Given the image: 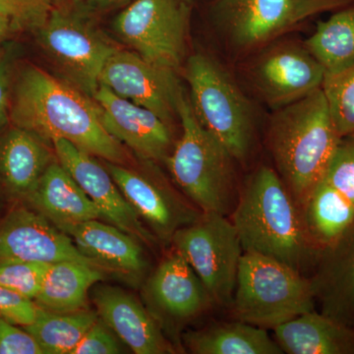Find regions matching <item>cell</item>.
I'll use <instances>...</instances> for the list:
<instances>
[{"instance_id":"1","label":"cell","mask_w":354,"mask_h":354,"mask_svg":"<svg viewBox=\"0 0 354 354\" xmlns=\"http://www.w3.org/2000/svg\"><path fill=\"white\" fill-rule=\"evenodd\" d=\"M10 118L14 125L44 140L64 139L106 162L123 164L124 149L102 125L92 97L38 67H28L16 85Z\"/></svg>"},{"instance_id":"2","label":"cell","mask_w":354,"mask_h":354,"mask_svg":"<svg viewBox=\"0 0 354 354\" xmlns=\"http://www.w3.org/2000/svg\"><path fill=\"white\" fill-rule=\"evenodd\" d=\"M230 221L243 252L274 258L301 274L315 266L320 252L310 241L297 202L274 169L262 167L249 177Z\"/></svg>"},{"instance_id":"3","label":"cell","mask_w":354,"mask_h":354,"mask_svg":"<svg viewBox=\"0 0 354 354\" xmlns=\"http://www.w3.org/2000/svg\"><path fill=\"white\" fill-rule=\"evenodd\" d=\"M268 135L278 174L300 207L325 176L342 138L322 88L279 108Z\"/></svg>"},{"instance_id":"4","label":"cell","mask_w":354,"mask_h":354,"mask_svg":"<svg viewBox=\"0 0 354 354\" xmlns=\"http://www.w3.org/2000/svg\"><path fill=\"white\" fill-rule=\"evenodd\" d=\"M185 97L181 91L177 101L183 134L165 162L177 185L202 213L227 215L234 204V158L200 123Z\"/></svg>"},{"instance_id":"5","label":"cell","mask_w":354,"mask_h":354,"mask_svg":"<svg viewBox=\"0 0 354 354\" xmlns=\"http://www.w3.org/2000/svg\"><path fill=\"white\" fill-rule=\"evenodd\" d=\"M315 304L310 278L274 258L242 254L230 304L236 320L274 329Z\"/></svg>"},{"instance_id":"6","label":"cell","mask_w":354,"mask_h":354,"mask_svg":"<svg viewBox=\"0 0 354 354\" xmlns=\"http://www.w3.org/2000/svg\"><path fill=\"white\" fill-rule=\"evenodd\" d=\"M185 77L198 120L234 160H244L252 148L255 120L241 88L216 60L204 55L189 57Z\"/></svg>"},{"instance_id":"7","label":"cell","mask_w":354,"mask_h":354,"mask_svg":"<svg viewBox=\"0 0 354 354\" xmlns=\"http://www.w3.org/2000/svg\"><path fill=\"white\" fill-rule=\"evenodd\" d=\"M87 11L83 1L53 7L38 32L41 46L72 85L93 97L104 65L118 48L88 22Z\"/></svg>"},{"instance_id":"8","label":"cell","mask_w":354,"mask_h":354,"mask_svg":"<svg viewBox=\"0 0 354 354\" xmlns=\"http://www.w3.org/2000/svg\"><path fill=\"white\" fill-rule=\"evenodd\" d=\"M183 254L220 306L232 304L239 263L243 254L241 239L225 215L203 213L172 236Z\"/></svg>"},{"instance_id":"9","label":"cell","mask_w":354,"mask_h":354,"mask_svg":"<svg viewBox=\"0 0 354 354\" xmlns=\"http://www.w3.org/2000/svg\"><path fill=\"white\" fill-rule=\"evenodd\" d=\"M189 16L187 0H133L113 28L135 53L176 72L185 57Z\"/></svg>"},{"instance_id":"10","label":"cell","mask_w":354,"mask_h":354,"mask_svg":"<svg viewBox=\"0 0 354 354\" xmlns=\"http://www.w3.org/2000/svg\"><path fill=\"white\" fill-rule=\"evenodd\" d=\"M354 0H218V21L228 39L242 50L271 41L293 25Z\"/></svg>"},{"instance_id":"11","label":"cell","mask_w":354,"mask_h":354,"mask_svg":"<svg viewBox=\"0 0 354 354\" xmlns=\"http://www.w3.org/2000/svg\"><path fill=\"white\" fill-rule=\"evenodd\" d=\"M176 72L160 68L135 51L120 50L109 58L100 85L123 99L150 109L165 123L177 114L181 90Z\"/></svg>"},{"instance_id":"12","label":"cell","mask_w":354,"mask_h":354,"mask_svg":"<svg viewBox=\"0 0 354 354\" xmlns=\"http://www.w3.org/2000/svg\"><path fill=\"white\" fill-rule=\"evenodd\" d=\"M53 143L58 162L94 202L102 218L139 241L148 245L155 243V235L144 227L106 167L66 140H53Z\"/></svg>"},{"instance_id":"13","label":"cell","mask_w":354,"mask_h":354,"mask_svg":"<svg viewBox=\"0 0 354 354\" xmlns=\"http://www.w3.org/2000/svg\"><path fill=\"white\" fill-rule=\"evenodd\" d=\"M53 225L41 213L26 208L12 209L0 223V261L46 264L70 261L102 270L77 248L69 235Z\"/></svg>"},{"instance_id":"14","label":"cell","mask_w":354,"mask_h":354,"mask_svg":"<svg viewBox=\"0 0 354 354\" xmlns=\"http://www.w3.org/2000/svg\"><path fill=\"white\" fill-rule=\"evenodd\" d=\"M253 75L266 102L279 109L322 88L326 70L304 44H288L266 53Z\"/></svg>"},{"instance_id":"15","label":"cell","mask_w":354,"mask_h":354,"mask_svg":"<svg viewBox=\"0 0 354 354\" xmlns=\"http://www.w3.org/2000/svg\"><path fill=\"white\" fill-rule=\"evenodd\" d=\"M106 131L148 160H165L171 147L167 123L150 109L123 99L100 85L93 95Z\"/></svg>"},{"instance_id":"16","label":"cell","mask_w":354,"mask_h":354,"mask_svg":"<svg viewBox=\"0 0 354 354\" xmlns=\"http://www.w3.org/2000/svg\"><path fill=\"white\" fill-rule=\"evenodd\" d=\"M147 293L160 315L178 323L196 318L214 304L201 279L176 249L149 279Z\"/></svg>"},{"instance_id":"17","label":"cell","mask_w":354,"mask_h":354,"mask_svg":"<svg viewBox=\"0 0 354 354\" xmlns=\"http://www.w3.org/2000/svg\"><path fill=\"white\" fill-rule=\"evenodd\" d=\"M93 301L100 318L136 354L174 353L157 319L127 291L114 286L95 288Z\"/></svg>"},{"instance_id":"18","label":"cell","mask_w":354,"mask_h":354,"mask_svg":"<svg viewBox=\"0 0 354 354\" xmlns=\"http://www.w3.org/2000/svg\"><path fill=\"white\" fill-rule=\"evenodd\" d=\"M310 279L320 312L354 328V223L319 254Z\"/></svg>"},{"instance_id":"19","label":"cell","mask_w":354,"mask_h":354,"mask_svg":"<svg viewBox=\"0 0 354 354\" xmlns=\"http://www.w3.org/2000/svg\"><path fill=\"white\" fill-rule=\"evenodd\" d=\"M58 228L69 235L77 248L104 272L138 279L148 267L138 239L115 225L90 220Z\"/></svg>"},{"instance_id":"20","label":"cell","mask_w":354,"mask_h":354,"mask_svg":"<svg viewBox=\"0 0 354 354\" xmlns=\"http://www.w3.org/2000/svg\"><path fill=\"white\" fill-rule=\"evenodd\" d=\"M104 167L123 196L158 236L172 239L179 228L199 218L196 212L184 206L169 191L147 177L114 162H106Z\"/></svg>"},{"instance_id":"21","label":"cell","mask_w":354,"mask_h":354,"mask_svg":"<svg viewBox=\"0 0 354 354\" xmlns=\"http://www.w3.org/2000/svg\"><path fill=\"white\" fill-rule=\"evenodd\" d=\"M274 341L288 354H354V328L315 309L274 328Z\"/></svg>"},{"instance_id":"22","label":"cell","mask_w":354,"mask_h":354,"mask_svg":"<svg viewBox=\"0 0 354 354\" xmlns=\"http://www.w3.org/2000/svg\"><path fill=\"white\" fill-rule=\"evenodd\" d=\"M27 199L57 227L102 218L94 202L59 162L48 165Z\"/></svg>"},{"instance_id":"23","label":"cell","mask_w":354,"mask_h":354,"mask_svg":"<svg viewBox=\"0 0 354 354\" xmlns=\"http://www.w3.org/2000/svg\"><path fill=\"white\" fill-rule=\"evenodd\" d=\"M44 140L15 127L0 138V183L14 195L27 198L51 164Z\"/></svg>"},{"instance_id":"24","label":"cell","mask_w":354,"mask_h":354,"mask_svg":"<svg viewBox=\"0 0 354 354\" xmlns=\"http://www.w3.org/2000/svg\"><path fill=\"white\" fill-rule=\"evenodd\" d=\"M104 271L79 262H57L48 266L34 301L41 308L59 313L88 309V290L101 281Z\"/></svg>"},{"instance_id":"25","label":"cell","mask_w":354,"mask_h":354,"mask_svg":"<svg viewBox=\"0 0 354 354\" xmlns=\"http://www.w3.org/2000/svg\"><path fill=\"white\" fill-rule=\"evenodd\" d=\"M310 241L322 252L354 223V206L322 178L300 205Z\"/></svg>"},{"instance_id":"26","label":"cell","mask_w":354,"mask_h":354,"mask_svg":"<svg viewBox=\"0 0 354 354\" xmlns=\"http://www.w3.org/2000/svg\"><path fill=\"white\" fill-rule=\"evenodd\" d=\"M185 344L196 354H283L264 328L237 320L221 323L185 335Z\"/></svg>"},{"instance_id":"27","label":"cell","mask_w":354,"mask_h":354,"mask_svg":"<svg viewBox=\"0 0 354 354\" xmlns=\"http://www.w3.org/2000/svg\"><path fill=\"white\" fill-rule=\"evenodd\" d=\"M304 46L322 64L326 73L353 64L354 2L319 22Z\"/></svg>"},{"instance_id":"28","label":"cell","mask_w":354,"mask_h":354,"mask_svg":"<svg viewBox=\"0 0 354 354\" xmlns=\"http://www.w3.org/2000/svg\"><path fill=\"white\" fill-rule=\"evenodd\" d=\"M97 319L99 314L92 310L59 313L39 306L36 320L23 328L36 339L44 354H71Z\"/></svg>"},{"instance_id":"29","label":"cell","mask_w":354,"mask_h":354,"mask_svg":"<svg viewBox=\"0 0 354 354\" xmlns=\"http://www.w3.org/2000/svg\"><path fill=\"white\" fill-rule=\"evenodd\" d=\"M330 116L339 136L354 133V62L326 73L322 85Z\"/></svg>"},{"instance_id":"30","label":"cell","mask_w":354,"mask_h":354,"mask_svg":"<svg viewBox=\"0 0 354 354\" xmlns=\"http://www.w3.org/2000/svg\"><path fill=\"white\" fill-rule=\"evenodd\" d=\"M50 265L20 260L0 261V286L35 300Z\"/></svg>"},{"instance_id":"31","label":"cell","mask_w":354,"mask_h":354,"mask_svg":"<svg viewBox=\"0 0 354 354\" xmlns=\"http://www.w3.org/2000/svg\"><path fill=\"white\" fill-rule=\"evenodd\" d=\"M323 178L354 206V133L339 140Z\"/></svg>"},{"instance_id":"32","label":"cell","mask_w":354,"mask_h":354,"mask_svg":"<svg viewBox=\"0 0 354 354\" xmlns=\"http://www.w3.org/2000/svg\"><path fill=\"white\" fill-rule=\"evenodd\" d=\"M53 0H0V13L12 29L39 31L53 10Z\"/></svg>"},{"instance_id":"33","label":"cell","mask_w":354,"mask_h":354,"mask_svg":"<svg viewBox=\"0 0 354 354\" xmlns=\"http://www.w3.org/2000/svg\"><path fill=\"white\" fill-rule=\"evenodd\" d=\"M121 346L113 330L101 318L87 330L71 354H118Z\"/></svg>"},{"instance_id":"34","label":"cell","mask_w":354,"mask_h":354,"mask_svg":"<svg viewBox=\"0 0 354 354\" xmlns=\"http://www.w3.org/2000/svg\"><path fill=\"white\" fill-rule=\"evenodd\" d=\"M39 305L34 300L0 286V317L17 326L31 325L37 318Z\"/></svg>"},{"instance_id":"35","label":"cell","mask_w":354,"mask_h":354,"mask_svg":"<svg viewBox=\"0 0 354 354\" xmlns=\"http://www.w3.org/2000/svg\"><path fill=\"white\" fill-rule=\"evenodd\" d=\"M0 354H44V351L30 333L0 317Z\"/></svg>"},{"instance_id":"36","label":"cell","mask_w":354,"mask_h":354,"mask_svg":"<svg viewBox=\"0 0 354 354\" xmlns=\"http://www.w3.org/2000/svg\"><path fill=\"white\" fill-rule=\"evenodd\" d=\"M10 72L6 60H0V127L6 123L9 113Z\"/></svg>"},{"instance_id":"37","label":"cell","mask_w":354,"mask_h":354,"mask_svg":"<svg viewBox=\"0 0 354 354\" xmlns=\"http://www.w3.org/2000/svg\"><path fill=\"white\" fill-rule=\"evenodd\" d=\"M132 0H84L88 10H109L129 3Z\"/></svg>"},{"instance_id":"38","label":"cell","mask_w":354,"mask_h":354,"mask_svg":"<svg viewBox=\"0 0 354 354\" xmlns=\"http://www.w3.org/2000/svg\"><path fill=\"white\" fill-rule=\"evenodd\" d=\"M12 29L10 21L3 14L0 13V41L6 38L9 30Z\"/></svg>"},{"instance_id":"39","label":"cell","mask_w":354,"mask_h":354,"mask_svg":"<svg viewBox=\"0 0 354 354\" xmlns=\"http://www.w3.org/2000/svg\"><path fill=\"white\" fill-rule=\"evenodd\" d=\"M83 0H53V7H67L75 6Z\"/></svg>"}]
</instances>
